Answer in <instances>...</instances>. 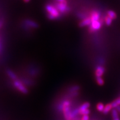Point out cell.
Listing matches in <instances>:
<instances>
[{
    "mask_svg": "<svg viewBox=\"0 0 120 120\" xmlns=\"http://www.w3.org/2000/svg\"><path fill=\"white\" fill-rule=\"evenodd\" d=\"M25 25L26 27H28L30 28H37L38 27V24L34 21L30 20V19H26L24 22Z\"/></svg>",
    "mask_w": 120,
    "mask_h": 120,
    "instance_id": "9c48e42d",
    "label": "cell"
},
{
    "mask_svg": "<svg viewBox=\"0 0 120 120\" xmlns=\"http://www.w3.org/2000/svg\"><path fill=\"white\" fill-rule=\"evenodd\" d=\"M105 72V68L102 66H98L96 67L95 70V74L96 77H102L103 75L104 74Z\"/></svg>",
    "mask_w": 120,
    "mask_h": 120,
    "instance_id": "ba28073f",
    "label": "cell"
},
{
    "mask_svg": "<svg viewBox=\"0 0 120 120\" xmlns=\"http://www.w3.org/2000/svg\"><path fill=\"white\" fill-rule=\"evenodd\" d=\"M46 10L47 11L48 14L51 15L55 18V19H58L60 16V12L55 6L51 5L50 4H48L45 7Z\"/></svg>",
    "mask_w": 120,
    "mask_h": 120,
    "instance_id": "7a4b0ae2",
    "label": "cell"
},
{
    "mask_svg": "<svg viewBox=\"0 0 120 120\" xmlns=\"http://www.w3.org/2000/svg\"><path fill=\"white\" fill-rule=\"evenodd\" d=\"M24 1H25V2H28V1H30V0H24Z\"/></svg>",
    "mask_w": 120,
    "mask_h": 120,
    "instance_id": "d4e9b609",
    "label": "cell"
},
{
    "mask_svg": "<svg viewBox=\"0 0 120 120\" xmlns=\"http://www.w3.org/2000/svg\"><path fill=\"white\" fill-rule=\"evenodd\" d=\"M13 85H14L15 88H17L19 92L22 93V94H27L28 92L27 88L26 87V86L19 79H16L13 81Z\"/></svg>",
    "mask_w": 120,
    "mask_h": 120,
    "instance_id": "277c9868",
    "label": "cell"
},
{
    "mask_svg": "<svg viewBox=\"0 0 120 120\" xmlns=\"http://www.w3.org/2000/svg\"><path fill=\"white\" fill-rule=\"evenodd\" d=\"M70 106H71V102L69 100H65L61 105V109L62 110L64 117L66 120H73L74 119L70 109Z\"/></svg>",
    "mask_w": 120,
    "mask_h": 120,
    "instance_id": "6da1fadb",
    "label": "cell"
},
{
    "mask_svg": "<svg viewBox=\"0 0 120 120\" xmlns=\"http://www.w3.org/2000/svg\"><path fill=\"white\" fill-rule=\"evenodd\" d=\"M113 120H120L119 117L118 118H115V119H113Z\"/></svg>",
    "mask_w": 120,
    "mask_h": 120,
    "instance_id": "cb8c5ba5",
    "label": "cell"
},
{
    "mask_svg": "<svg viewBox=\"0 0 120 120\" xmlns=\"http://www.w3.org/2000/svg\"><path fill=\"white\" fill-rule=\"evenodd\" d=\"M58 2H62V3H67L66 0H56Z\"/></svg>",
    "mask_w": 120,
    "mask_h": 120,
    "instance_id": "7402d4cb",
    "label": "cell"
},
{
    "mask_svg": "<svg viewBox=\"0 0 120 120\" xmlns=\"http://www.w3.org/2000/svg\"><path fill=\"white\" fill-rule=\"evenodd\" d=\"M113 109V106H112L111 103H108V104L105 105L104 110H103L102 113H103L104 114L109 113V112L111 111L112 109Z\"/></svg>",
    "mask_w": 120,
    "mask_h": 120,
    "instance_id": "8fae6325",
    "label": "cell"
},
{
    "mask_svg": "<svg viewBox=\"0 0 120 120\" xmlns=\"http://www.w3.org/2000/svg\"><path fill=\"white\" fill-rule=\"evenodd\" d=\"M118 114H119V113H118V112L117 111V109H113L111 111V115L113 120L119 117Z\"/></svg>",
    "mask_w": 120,
    "mask_h": 120,
    "instance_id": "2e32d148",
    "label": "cell"
},
{
    "mask_svg": "<svg viewBox=\"0 0 120 120\" xmlns=\"http://www.w3.org/2000/svg\"><path fill=\"white\" fill-rule=\"evenodd\" d=\"M111 104L113 106V109H116V107H117L118 106H120V97L116 98V100H115L111 102Z\"/></svg>",
    "mask_w": 120,
    "mask_h": 120,
    "instance_id": "4fadbf2b",
    "label": "cell"
},
{
    "mask_svg": "<svg viewBox=\"0 0 120 120\" xmlns=\"http://www.w3.org/2000/svg\"><path fill=\"white\" fill-rule=\"evenodd\" d=\"M102 25V23L101 21L100 20L92 22V23L90 26V31L94 32V31H96L97 30H100L101 27Z\"/></svg>",
    "mask_w": 120,
    "mask_h": 120,
    "instance_id": "8992f818",
    "label": "cell"
},
{
    "mask_svg": "<svg viewBox=\"0 0 120 120\" xmlns=\"http://www.w3.org/2000/svg\"><path fill=\"white\" fill-rule=\"evenodd\" d=\"M90 117L88 115H83L81 118V120H89Z\"/></svg>",
    "mask_w": 120,
    "mask_h": 120,
    "instance_id": "44dd1931",
    "label": "cell"
},
{
    "mask_svg": "<svg viewBox=\"0 0 120 120\" xmlns=\"http://www.w3.org/2000/svg\"><path fill=\"white\" fill-rule=\"evenodd\" d=\"M96 81L97 83L99 86H103L105 83L104 79H102V77H96Z\"/></svg>",
    "mask_w": 120,
    "mask_h": 120,
    "instance_id": "9a60e30c",
    "label": "cell"
},
{
    "mask_svg": "<svg viewBox=\"0 0 120 120\" xmlns=\"http://www.w3.org/2000/svg\"><path fill=\"white\" fill-rule=\"evenodd\" d=\"M6 73H7V75L9 76V77H10L11 79H12V80L15 81V80H16V79H17V75L15 74V73L13 72L12 70H7Z\"/></svg>",
    "mask_w": 120,
    "mask_h": 120,
    "instance_id": "7c38bea8",
    "label": "cell"
},
{
    "mask_svg": "<svg viewBox=\"0 0 120 120\" xmlns=\"http://www.w3.org/2000/svg\"><path fill=\"white\" fill-rule=\"evenodd\" d=\"M107 15L109 17H110L112 19H116L117 15L116 13L113 11H111V10H109V11H108L107 12Z\"/></svg>",
    "mask_w": 120,
    "mask_h": 120,
    "instance_id": "e0dca14e",
    "label": "cell"
},
{
    "mask_svg": "<svg viewBox=\"0 0 120 120\" xmlns=\"http://www.w3.org/2000/svg\"><path fill=\"white\" fill-rule=\"evenodd\" d=\"M55 6L61 13H68L70 11V8L67 6V3L57 2L55 4Z\"/></svg>",
    "mask_w": 120,
    "mask_h": 120,
    "instance_id": "3957f363",
    "label": "cell"
},
{
    "mask_svg": "<svg viewBox=\"0 0 120 120\" xmlns=\"http://www.w3.org/2000/svg\"><path fill=\"white\" fill-rule=\"evenodd\" d=\"M116 109H117V111L118 112V113H120V106H118L117 107H116Z\"/></svg>",
    "mask_w": 120,
    "mask_h": 120,
    "instance_id": "603a6c76",
    "label": "cell"
},
{
    "mask_svg": "<svg viewBox=\"0 0 120 120\" xmlns=\"http://www.w3.org/2000/svg\"><path fill=\"white\" fill-rule=\"evenodd\" d=\"M105 105L103 104L102 103L99 102L96 105V109L98 111L100 112H103L104 110Z\"/></svg>",
    "mask_w": 120,
    "mask_h": 120,
    "instance_id": "5bb4252c",
    "label": "cell"
},
{
    "mask_svg": "<svg viewBox=\"0 0 120 120\" xmlns=\"http://www.w3.org/2000/svg\"><path fill=\"white\" fill-rule=\"evenodd\" d=\"M90 106V103L88 102H86L81 105L80 107L79 108V115L82 116L89 115L90 113V110L89 109Z\"/></svg>",
    "mask_w": 120,
    "mask_h": 120,
    "instance_id": "5b68a950",
    "label": "cell"
},
{
    "mask_svg": "<svg viewBox=\"0 0 120 120\" xmlns=\"http://www.w3.org/2000/svg\"><path fill=\"white\" fill-rule=\"evenodd\" d=\"M77 16L79 18V19H86V17H87L86 15L85 14V13H82V12H78L77 13Z\"/></svg>",
    "mask_w": 120,
    "mask_h": 120,
    "instance_id": "ffe728a7",
    "label": "cell"
},
{
    "mask_svg": "<svg viewBox=\"0 0 120 120\" xmlns=\"http://www.w3.org/2000/svg\"><path fill=\"white\" fill-rule=\"evenodd\" d=\"M90 18H91L92 22L99 21L101 17V13L98 11H94L90 14Z\"/></svg>",
    "mask_w": 120,
    "mask_h": 120,
    "instance_id": "52a82bcc",
    "label": "cell"
},
{
    "mask_svg": "<svg viewBox=\"0 0 120 120\" xmlns=\"http://www.w3.org/2000/svg\"><path fill=\"white\" fill-rule=\"evenodd\" d=\"M79 90V86H72L71 88L69 89V92L70 93H73L78 92Z\"/></svg>",
    "mask_w": 120,
    "mask_h": 120,
    "instance_id": "ac0fdd59",
    "label": "cell"
},
{
    "mask_svg": "<svg viewBox=\"0 0 120 120\" xmlns=\"http://www.w3.org/2000/svg\"><path fill=\"white\" fill-rule=\"evenodd\" d=\"M91 23H92V21H91V18L90 17H87L86 19H82L79 23V26L81 27H83L90 26Z\"/></svg>",
    "mask_w": 120,
    "mask_h": 120,
    "instance_id": "30bf717a",
    "label": "cell"
},
{
    "mask_svg": "<svg viewBox=\"0 0 120 120\" xmlns=\"http://www.w3.org/2000/svg\"><path fill=\"white\" fill-rule=\"evenodd\" d=\"M112 20H113V19H112L110 17H109V16H106L105 19V22L107 26H110V25H111Z\"/></svg>",
    "mask_w": 120,
    "mask_h": 120,
    "instance_id": "d6986e66",
    "label": "cell"
}]
</instances>
